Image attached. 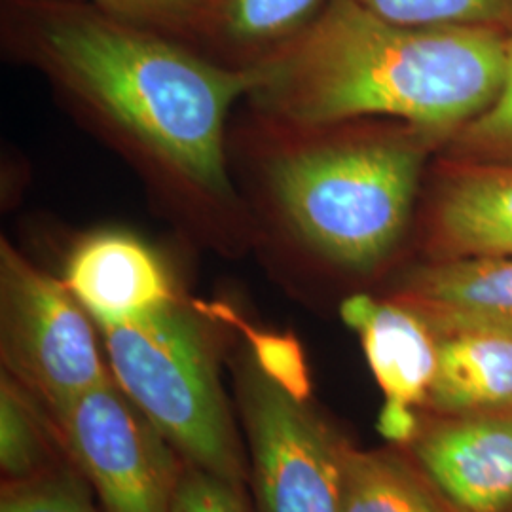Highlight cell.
<instances>
[{"mask_svg":"<svg viewBox=\"0 0 512 512\" xmlns=\"http://www.w3.org/2000/svg\"><path fill=\"white\" fill-rule=\"evenodd\" d=\"M427 217L431 258L512 255V165L448 160Z\"/></svg>","mask_w":512,"mask_h":512,"instance_id":"30bf717a","label":"cell"},{"mask_svg":"<svg viewBox=\"0 0 512 512\" xmlns=\"http://www.w3.org/2000/svg\"><path fill=\"white\" fill-rule=\"evenodd\" d=\"M378 431L384 439L395 444H410L420 431L414 408L403 404L384 403L378 416Z\"/></svg>","mask_w":512,"mask_h":512,"instance_id":"603a6c76","label":"cell"},{"mask_svg":"<svg viewBox=\"0 0 512 512\" xmlns=\"http://www.w3.org/2000/svg\"><path fill=\"white\" fill-rule=\"evenodd\" d=\"M198 310L207 311L228 325L236 327L251 346V359L255 365L285 393L300 403H310V370L304 359V351L293 334H275L258 330L249 325L236 311L224 304L205 306L198 304Z\"/></svg>","mask_w":512,"mask_h":512,"instance_id":"ac0fdd59","label":"cell"},{"mask_svg":"<svg viewBox=\"0 0 512 512\" xmlns=\"http://www.w3.org/2000/svg\"><path fill=\"white\" fill-rule=\"evenodd\" d=\"M236 385L258 512H340L344 439L310 403L274 384L251 357L239 365Z\"/></svg>","mask_w":512,"mask_h":512,"instance_id":"52a82bcc","label":"cell"},{"mask_svg":"<svg viewBox=\"0 0 512 512\" xmlns=\"http://www.w3.org/2000/svg\"><path fill=\"white\" fill-rule=\"evenodd\" d=\"M54 427L42 404L12 378H0V467L6 480H25L54 467Z\"/></svg>","mask_w":512,"mask_h":512,"instance_id":"9a60e30c","label":"cell"},{"mask_svg":"<svg viewBox=\"0 0 512 512\" xmlns=\"http://www.w3.org/2000/svg\"><path fill=\"white\" fill-rule=\"evenodd\" d=\"M425 404L446 416L512 410V330L439 336V365Z\"/></svg>","mask_w":512,"mask_h":512,"instance_id":"4fadbf2b","label":"cell"},{"mask_svg":"<svg viewBox=\"0 0 512 512\" xmlns=\"http://www.w3.org/2000/svg\"><path fill=\"white\" fill-rule=\"evenodd\" d=\"M50 416L107 512H171L184 459L110 376Z\"/></svg>","mask_w":512,"mask_h":512,"instance_id":"8992f818","label":"cell"},{"mask_svg":"<svg viewBox=\"0 0 512 512\" xmlns=\"http://www.w3.org/2000/svg\"><path fill=\"white\" fill-rule=\"evenodd\" d=\"M421 473L458 512L512 509V410L446 416L410 442Z\"/></svg>","mask_w":512,"mask_h":512,"instance_id":"ba28073f","label":"cell"},{"mask_svg":"<svg viewBox=\"0 0 512 512\" xmlns=\"http://www.w3.org/2000/svg\"><path fill=\"white\" fill-rule=\"evenodd\" d=\"M340 512H442L414 473L399 459L361 452L342 440Z\"/></svg>","mask_w":512,"mask_h":512,"instance_id":"5bb4252c","label":"cell"},{"mask_svg":"<svg viewBox=\"0 0 512 512\" xmlns=\"http://www.w3.org/2000/svg\"><path fill=\"white\" fill-rule=\"evenodd\" d=\"M109 16L175 27L190 23L215 6V0H93Z\"/></svg>","mask_w":512,"mask_h":512,"instance_id":"7402d4cb","label":"cell"},{"mask_svg":"<svg viewBox=\"0 0 512 512\" xmlns=\"http://www.w3.org/2000/svg\"><path fill=\"white\" fill-rule=\"evenodd\" d=\"M86 482L71 461L25 480H6L0 512H97Z\"/></svg>","mask_w":512,"mask_h":512,"instance_id":"ffe728a7","label":"cell"},{"mask_svg":"<svg viewBox=\"0 0 512 512\" xmlns=\"http://www.w3.org/2000/svg\"><path fill=\"white\" fill-rule=\"evenodd\" d=\"M374 16L408 27L488 29L512 35V0H355Z\"/></svg>","mask_w":512,"mask_h":512,"instance_id":"2e32d148","label":"cell"},{"mask_svg":"<svg viewBox=\"0 0 512 512\" xmlns=\"http://www.w3.org/2000/svg\"><path fill=\"white\" fill-rule=\"evenodd\" d=\"M116 384L184 463L243 486L247 463L220 384L215 349L179 300L124 323L97 325Z\"/></svg>","mask_w":512,"mask_h":512,"instance_id":"277c9868","label":"cell"},{"mask_svg":"<svg viewBox=\"0 0 512 512\" xmlns=\"http://www.w3.org/2000/svg\"><path fill=\"white\" fill-rule=\"evenodd\" d=\"M40 52L55 78L167 173L213 198L230 194L224 128L256 84L137 25L88 12L54 14Z\"/></svg>","mask_w":512,"mask_h":512,"instance_id":"7a4b0ae2","label":"cell"},{"mask_svg":"<svg viewBox=\"0 0 512 512\" xmlns=\"http://www.w3.org/2000/svg\"><path fill=\"white\" fill-rule=\"evenodd\" d=\"M340 317L359 334L385 403H427L439 365V334L420 313L393 298L353 294L342 302Z\"/></svg>","mask_w":512,"mask_h":512,"instance_id":"7c38bea8","label":"cell"},{"mask_svg":"<svg viewBox=\"0 0 512 512\" xmlns=\"http://www.w3.org/2000/svg\"><path fill=\"white\" fill-rule=\"evenodd\" d=\"M448 160L512 165V35L507 42V71L494 103L465 124L446 143Z\"/></svg>","mask_w":512,"mask_h":512,"instance_id":"d6986e66","label":"cell"},{"mask_svg":"<svg viewBox=\"0 0 512 512\" xmlns=\"http://www.w3.org/2000/svg\"><path fill=\"white\" fill-rule=\"evenodd\" d=\"M509 37L488 29L408 27L355 0L329 8L258 65L256 107L296 128L399 118L435 143L494 103Z\"/></svg>","mask_w":512,"mask_h":512,"instance_id":"6da1fadb","label":"cell"},{"mask_svg":"<svg viewBox=\"0 0 512 512\" xmlns=\"http://www.w3.org/2000/svg\"><path fill=\"white\" fill-rule=\"evenodd\" d=\"M171 512H249L243 486L184 463Z\"/></svg>","mask_w":512,"mask_h":512,"instance_id":"44dd1931","label":"cell"},{"mask_svg":"<svg viewBox=\"0 0 512 512\" xmlns=\"http://www.w3.org/2000/svg\"><path fill=\"white\" fill-rule=\"evenodd\" d=\"M325 0H215L220 29L239 46H270L300 35Z\"/></svg>","mask_w":512,"mask_h":512,"instance_id":"e0dca14e","label":"cell"},{"mask_svg":"<svg viewBox=\"0 0 512 512\" xmlns=\"http://www.w3.org/2000/svg\"><path fill=\"white\" fill-rule=\"evenodd\" d=\"M63 283L95 325L124 323L179 300L158 253L120 230L82 239L67 258Z\"/></svg>","mask_w":512,"mask_h":512,"instance_id":"9c48e42d","label":"cell"},{"mask_svg":"<svg viewBox=\"0 0 512 512\" xmlns=\"http://www.w3.org/2000/svg\"><path fill=\"white\" fill-rule=\"evenodd\" d=\"M90 319L63 281L38 270L2 239V365L48 414L112 376Z\"/></svg>","mask_w":512,"mask_h":512,"instance_id":"5b68a950","label":"cell"},{"mask_svg":"<svg viewBox=\"0 0 512 512\" xmlns=\"http://www.w3.org/2000/svg\"><path fill=\"white\" fill-rule=\"evenodd\" d=\"M393 300L439 336L512 330V255L433 258L404 277Z\"/></svg>","mask_w":512,"mask_h":512,"instance_id":"8fae6325","label":"cell"},{"mask_svg":"<svg viewBox=\"0 0 512 512\" xmlns=\"http://www.w3.org/2000/svg\"><path fill=\"white\" fill-rule=\"evenodd\" d=\"M433 143L412 129L293 148L270 165V188L311 249L366 272L401 243Z\"/></svg>","mask_w":512,"mask_h":512,"instance_id":"3957f363","label":"cell"}]
</instances>
